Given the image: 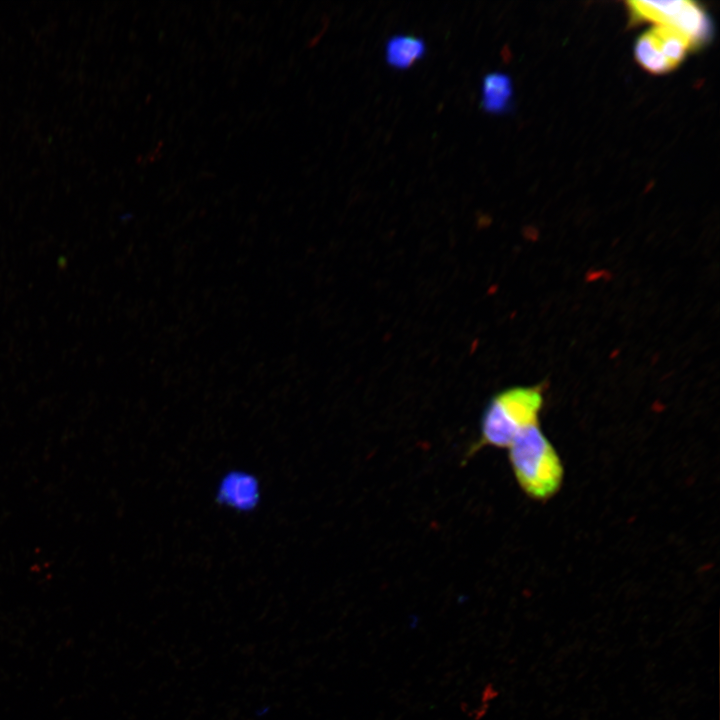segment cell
Returning <instances> with one entry per match:
<instances>
[{
  "label": "cell",
  "instance_id": "1",
  "mask_svg": "<svg viewBox=\"0 0 720 720\" xmlns=\"http://www.w3.org/2000/svg\"><path fill=\"white\" fill-rule=\"evenodd\" d=\"M507 449L515 480L529 498L546 501L559 492L563 463L539 422L524 429Z\"/></svg>",
  "mask_w": 720,
  "mask_h": 720
},
{
  "label": "cell",
  "instance_id": "2",
  "mask_svg": "<svg viewBox=\"0 0 720 720\" xmlns=\"http://www.w3.org/2000/svg\"><path fill=\"white\" fill-rule=\"evenodd\" d=\"M543 395L538 387H517L496 395L481 421V435L472 450L508 448L527 427L538 423Z\"/></svg>",
  "mask_w": 720,
  "mask_h": 720
},
{
  "label": "cell",
  "instance_id": "6",
  "mask_svg": "<svg viewBox=\"0 0 720 720\" xmlns=\"http://www.w3.org/2000/svg\"><path fill=\"white\" fill-rule=\"evenodd\" d=\"M482 108L490 113H502L509 109L513 94L511 79L504 73L491 72L482 81Z\"/></svg>",
  "mask_w": 720,
  "mask_h": 720
},
{
  "label": "cell",
  "instance_id": "4",
  "mask_svg": "<svg viewBox=\"0 0 720 720\" xmlns=\"http://www.w3.org/2000/svg\"><path fill=\"white\" fill-rule=\"evenodd\" d=\"M691 47V40L682 33L668 27L655 26L637 39L634 55L646 71L663 74L675 69Z\"/></svg>",
  "mask_w": 720,
  "mask_h": 720
},
{
  "label": "cell",
  "instance_id": "3",
  "mask_svg": "<svg viewBox=\"0 0 720 720\" xmlns=\"http://www.w3.org/2000/svg\"><path fill=\"white\" fill-rule=\"evenodd\" d=\"M630 15L637 22H651L671 28L688 37L693 46L711 36V21L702 7L693 1H629Z\"/></svg>",
  "mask_w": 720,
  "mask_h": 720
},
{
  "label": "cell",
  "instance_id": "5",
  "mask_svg": "<svg viewBox=\"0 0 720 720\" xmlns=\"http://www.w3.org/2000/svg\"><path fill=\"white\" fill-rule=\"evenodd\" d=\"M425 52V41L413 35H394L388 39L385 45L387 63L398 69L410 67L423 57Z\"/></svg>",
  "mask_w": 720,
  "mask_h": 720
}]
</instances>
